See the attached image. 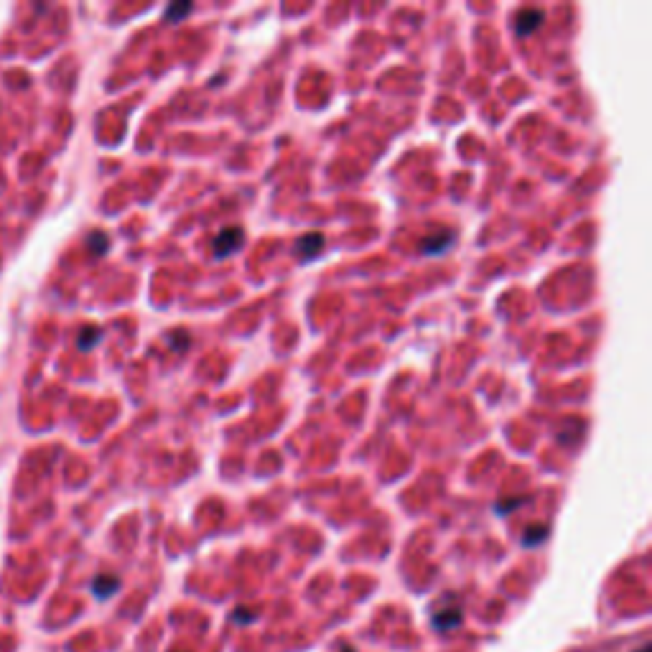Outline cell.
<instances>
[{"mask_svg": "<svg viewBox=\"0 0 652 652\" xmlns=\"http://www.w3.org/2000/svg\"><path fill=\"white\" fill-rule=\"evenodd\" d=\"M95 339H100V331H97V329H92V331H87L85 337L79 339V344H82V346H85V349H87V346L92 344V342H95Z\"/></svg>", "mask_w": 652, "mask_h": 652, "instance_id": "8", "label": "cell"}, {"mask_svg": "<svg viewBox=\"0 0 652 652\" xmlns=\"http://www.w3.org/2000/svg\"><path fill=\"white\" fill-rule=\"evenodd\" d=\"M191 6H173V8H168V21H173L176 16H181V13H189Z\"/></svg>", "mask_w": 652, "mask_h": 652, "instance_id": "10", "label": "cell"}, {"mask_svg": "<svg viewBox=\"0 0 652 652\" xmlns=\"http://www.w3.org/2000/svg\"><path fill=\"white\" fill-rule=\"evenodd\" d=\"M451 232L448 229H439L436 235L425 237L423 240V252H428V255H441V252L448 250V243H451Z\"/></svg>", "mask_w": 652, "mask_h": 652, "instance_id": "3", "label": "cell"}, {"mask_svg": "<svg viewBox=\"0 0 652 652\" xmlns=\"http://www.w3.org/2000/svg\"><path fill=\"white\" fill-rule=\"evenodd\" d=\"M324 247V237L319 235V232H314V235H306L301 237L299 245H296V250L301 252V255H306V258H311V255H316V252Z\"/></svg>", "mask_w": 652, "mask_h": 652, "instance_id": "5", "label": "cell"}, {"mask_svg": "<svg viewBox=\"0 0 652 652\" xmlns=\"http://www.w3.org/2000/svg\"><path fill=\"white\" fill-rule=\"evenodd\" d=\"M540 24H543V10L525 8V10H520L518 18H515V31H518L520 36H527V33H533Z\"/></svg>", "mask_w": 652, "mask_h": 652, "instance_id": "2", "label": "cell"}, {"mask_svg": "<svg viewBox=\"0 0 652 652\" xmlns=\"http://www.w3.org/2000/svg\"><path fill=\"white\" fill-rule=\"evenodd\" d=\"M245 240V232L240 227H227L222 229L220 235L214 237V255L217 258H227V255H232L235 250H240V245H243Z\"/></svg>", "mask_w": 652, "mask_h": 652, "instance_id": "1", "label": "cell"}, {"mask_svg": "<svg viewBox=\"0 0 652 652\" xmlns=\"http://www.w3.org/2000/svg\"><path fill=\"white\" fill-rule=\"evenodd\" d=\"M640 652H650V647H642V650H640Z\"/></svg>", "mask_w": 652, "mask_h": 652, "instance_id": "11", "label": "cell"}, {"mask_svg": "<svg viewBox=\"0 0 652 652\" xmlns=\"http://www.w3.org/2000/svg\"><path fill=\"white\" fill-rule=\"evenodd\" d=\"M118 589H120V581L115 576H100V579H95V583H92V591H95L97 599L112 597Z\"/></svg>", "mask_w": 652, "mask_h": 652, "instance_id": "4", "label": "cell"}, {"mask_svg": "<svg viewBox=\"0 0 652 652\" xmlns=\"http://www.w3.org/2000/svg\"><path fill=\"white\" fill-rule=\"evenodd\" d=\"M545 535H548V527H545V525L527 527V533H525V538H522V543H525V545H538V543L545 540Z\"/></svg>", "mask_w": 652, "mask_h": 652, "instance_id": "7", "label": "cell"}, {"mask_svg": "<svg viewBox=\"0 0 652 652\" xmlns=\"http://www.w3.org/2000/svg\"><path fill=\"white\" fill-rule=\"evenodd\" d=\"M459 619H461V612L459 609H451V612H443V614H433V624L439 629H448V627H456L459 624Z\"/></svg>", "mask_w": 652, "mask_h": 652, "instance_id": "6", "label": "cell"}, {"mask_svg": "<svg viewBox=\"0 0 652 652\" xmlns=\"http://www.w3.org/2000/svg\"><path fill=\"white\" fill-rule=\"evenodd\" d=\"M525 502V497H520V500H507V502H500L497 504V512H507V507H518V504H522Z\"/></svg>", "mask_w": 652, "mask_h": 652, "instance_id": "9", "label": "cell"}]
</instances>
